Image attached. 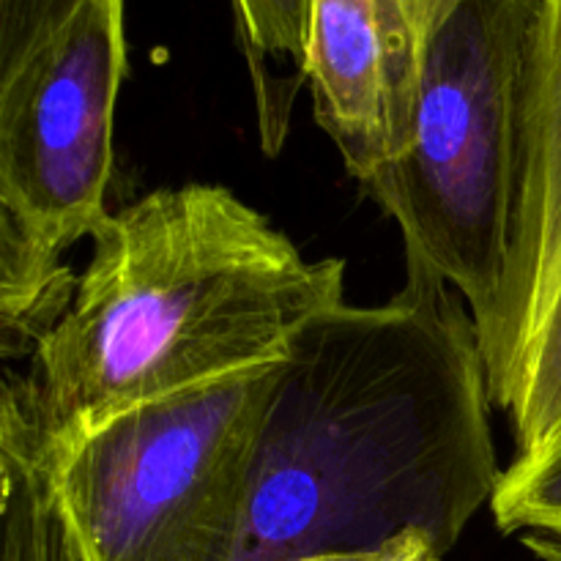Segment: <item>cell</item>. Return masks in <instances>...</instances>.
Returning a JSON list of instances; mask_svg holds the SVG:
<instances>
[{
    "label": "cell",
    "instance_id": "obj_3",
    "mask_svg": "<svg viewBox=\"0 0 561 561\" xmlns=\"http://www.w3.org/2000/svg\"><path fill=\"white\" fill-rule=\"evenodd\" d=\"M542 0H378L392 159L365 184L405 257L447 279L480 348L502 310L524 88Z\"/></svg>",
    "mask_w": 561,
    "mask_h": 561
},
{
    "label": "cell",
    "instance_id": "obj_7",
    "mask_svg": "<svg viewBox=\"0 0 561 561\" xmlns=\"http://www.w3.org/2000/svg\"><path fill=\"white\" fill-rule=\"evenodd\" d=\"M305 77L316 121L370 184L392 159L378 0H310Z\"/></svg>",
    "mask_w": 561,
    "mask_h": 561
},
{
    "label": "cell",
    "instance_id": "obj_11",
    "mask_svg": "<svg viewBox=\"0 0 561 561\" xmlns=\"http://www.w3.org/2000/svg\"><path fill=\"white\" fill-rule=\"evenodd\" d=\"M85 0H0V77L20 66Z\"/></svg>",
    "mask_w": 561,
    "mask_h": 561
},
{
    "label": "cell",
    "instance_id": "obj_13",
    "mask_svg": "<svg viewBox=\"0 0 561 561\" xmlns=\"http://www.w3.org/2000/svg\"><path fill=\"white\" fill-rule=\"evenodd\" d=\"M520 540L540 561H561V535H524Z\"/></svg>",
    "mask_w": 561,
    "mask_h": 561
},
{
    "label": "cell",
    "instance_id": "obj_10",
    "mask_svg": "<svg viewBox=\"0 0 561 561\" xmlns=\"http://www.w3.org/2000/svg\"><path fill=\"white\" fill-rule=\"evenodd\" d=\"M493 518L504 535H561V442L504 469Z\"/></svg>",
    "mask_w": 561,
    "mask_h": 561
},
{
    "label": "cell",
    "instance_id": "obj_6",
    "mask_svg": "<svg viewBox=\"0 0 561 561\" xmlns=\"http://www.w3.org/2000/svg\"><path fill=\"white\" fill-rule=\"evenodd\" d=\"M515 458L561 442V0H542L524 88L518 203L502 310L482 345Z\"/></svg>",
    "mask_w": 561,
    "mask_h": 561
},
{
    "label": "cell",
    "instance_id": "obj_5",
    "mask_svg": "<svg viewBox=\"0 0 561 561\" xmlns=\"http://www.w3.org/2000/svg\"><path fill=\"white\" fill-rule=\"evenodd\" d=\"M129 75L124 0H85L0 77V321L38 343L77 279L60 257L110 217L115 104Z\"/></svg>",
    "mask_w": 561,
    "mask_h": 561
},
{
    "label": "cell",
    "instance_id": "obj_2",
    "mask_svg": "<svg viewBox=\"0 0 561 561\" xmlns=\"http://www.w3.org/2000/svg\"><path fill=\"white\" fill-rule=\"evenodd\" d=\"M25 376L47 447L170 394L279 365L345 301V263L310 261L219 184L162 186L110 214Z\"/></svg>",
    "mask_w": 561,
    "mask_h": 561
},
{
    "label": "cell",
    "instance_id": "obj_1",
    "mask_svg": "<svg viewBox=\"0 0 561 561\" xmlns=\"http://www.w3.org/2000/svg\"><path fill=\"white\" fill-rule=\"evenodd\" d=\"M405 261L398 296L332 307L279 365L239 561L376 551L405 531L447 553L496 496L474 318L447 279Z\"/></svg>",
    "mask_w": 561,
    "mask_h": 561
},
{
    "label": "cell",
    "instance_id": "obj_4",
    "mask_svg": "<svg viewBox=\"0 0 561 561\" xmlns=\"http://www.w3.org/2000/svg\"><path fill=\"white\" fill-rule=\"evenodd\" d=\"M279 365L137 405L66 447L44 438L80 561H239Z\"/></svg>",
    "mask_w": 561,
    "mask_h": 561
},
{
    "label": "cell",
    "instance_id": "obj_12",
    "mask_svg": "<svg viewBox=\"0 0 561 561\" xmlns=\"http://www.w3.org/2000/svg\"><path fill=\"white\" fill-rule=\"evenodd\" d=\"M444 551L438 542L425 531H405L394 537L387 546L376 551L362 553H321V557H307L299 561H442Z\"/></svg>",
    "mask_w": 561,
    "mask_h": 561
},
{
    "label": "cell",
    "instance_id": "obj_8",
    "mask_svg": "<svg viewBox=\"0 0 561 561\" xmlns=\"http://www.w3.org/2000/svg\"><path fill=\"white\" fill-rule=\"evenodd\" d=\"M0 561H80L49 480L44 427L22 376L5 373L0 411Z\"/></svg>",
    "mask_w": 561,
    "mask_h": 561
},
{
    "label": "cell",
    "instance_id": "obj_9",
    "mask_svg": "<svg viewBox=\"0 0 561 561\" xmlns=\"http://www.w3.org/2000/svg\"><path fill=\"white\" fill-rule=\"evenodd\" d=\"M241 47L250 60L257 110L274 99L272 58H288L305 77L307 38H310V0H230ZM307 80V77H305Z\"/></svg>",
    "mask_w": 561,
    "mask_h": 561
}]
</instances>
